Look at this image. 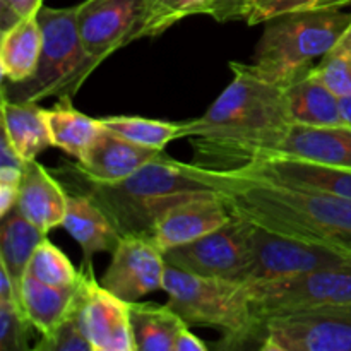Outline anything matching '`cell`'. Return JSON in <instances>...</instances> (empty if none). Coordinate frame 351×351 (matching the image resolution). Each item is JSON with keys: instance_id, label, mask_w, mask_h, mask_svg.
<instances>
[{"instance_id": "f1b7e54d", "label": "cell", "mask_w": 351, "mask_h": 351, "mask_svg": "<svg viewBox=\"0 0 351 351\" xmlns=\"http://www.w3.org/2000/svg\"><path fill=\"white\" fill-rule=\"evenodd\" d=\"M40 351H93L86 329V271H82L75 297L62 321L48 338L34 346Z\"/></svg>"}, {"instance_id": "cb8c5ba5", "label": "cell", "mask_w": 351, "mask_h": 351, "mask_svg": "<svg viewBox=\"0 0 351 351\" xmlns=\"http://www.w3.org/2000/svg\"><path fill=\"white\" fill-rule=\"evenodd\" d=\"M71 99L60 98L53 108H45V117L53 147H58L79 161L95 143L103 125L99 119H93L75 110Z\"/></svg>"}, {"instance_id": "484cf974", "label": "cell", "mask_w": 351, "mask_h": 351, "mask_svg": "<svg viewBox=\"0 0 351 351\" xmlns=\"http://www.w3.org/2000/svg\"><path fill=\"white\" fill-rule=\"evenodd\" d=\"M130 326L136 351H173L178 332L187 324L167 305L134 302Z\"/></svg>"}, {"instance_id": "4fadbf2b", "label": "cell", "mask_w": 351, "mask_h": 351, "mask_svg": "<svg viewBox=\"0 0 351 351\" xmlns=\"http://www.w3.org/2000/svg\"><path fill=\"white\" fill-rule=\"evenodd\" d=\"M165 273L167 261L149 237L123 235L99 285L127 304H134L153 291L163 290Z\"/></svg>"}, {"instance_id": "d6986e66", "label": "cell", "mask_w": 351, "mask_h": 351, "mask_svg": "<svg viewBox=\"0 0 351 351\" xmlns=\"http://www.w3.org/2000/svg\"><path fill=\"white\" fill-rule=\"evenodd\" d=\"M62 228L79 243L84 264H91L96 254L113 252L122 239L110 216L88 194L79 191L69 192Z\"/></svg>"}, {"instance_id": "d4e9b609", "label": "cell", "mask_w": 351, "mask_h": 351, "mask_svg": "<svg viewBox=\"0 0 351 351\" xmlns=\"http://www.w3.org/2000/svg\"><path fill=\"white\" fill-rule=\"evenodd\" d=\"M47 233L38 226L27 221L16 208L9 215L2 216L0 225V264L10 274L16 287L17 295L21 291V283L27 273L34 250L40 245ZM21 305V304H19Z\"/></svg>"}, {"instance_id": "2e32d148", "label": "cell", "mask_w": 351, "mask_h": 351, "mask_svg": "<svg viewBox=\"0 0 351 351\" xmlns=\"http://www.w3.org/2000/svg\"><path fill=\"white\" fill-rule=\"evenodd\" d=\"M161 153L163 151L129 143L103 127L84 156L72 167L89 180L113 184L130 177Z\"/></svg>"}, {"instance_id": "8d00e7d4", "label": "cell", "mask_w": 351, "mask_h": 351, "mask_svg": "<svg viewBox=\"0 0 351 351\" xmlns=\"http://www.w3.org/2000/svg\"><path fill=\"white\" fill-rule=\"evenodd\" d=\"M339 110H341L343 125L350 127L351 129V96L339 98Z\"/></svg>"}, {"instance_id": "603a6c76", "label": "cell", "mask_w": 351, "mask_h": 351, "mask_svg": "<svg viewBox=\"0 0 351 351\" xmlns=\"http://www.w3.org/2000/svg\"><path fill=\"white\" fill-rule=\"evenodd\" d=\"M77 288L79 285L69 288L51 287L31 274L24 276L21 283L19 304L27 321L40 332L41 338H48L55 331L58 322L71 307Z\"/></svg>"}, {"instance_id": "7402d4cb", "label": "cell", "mask_w": 351, "mask_h": 351, "mask_svg": "<svg viewBox=\"0 0 351 351\" xmlns=\"http://www.w3.org/2000/svg\"><path fill=\"white\" fill-rule=\"evenodd\" d=\"M3 134L24 161L36 160L40 153L51 147L45 108L38 103H17L2 98Z\"/></svg>"}, {"instance_id": "ac0fdd59", "label": "cell", "mask_w": 351, "mask_h": 351, "mask_svg": "<svg viewBox=\"0 0 351 351\" xmlns=\"http://www.w3.org/2000/svg\"><path fill=\"white\" fill-rule=\"evenodd\" d=\"M69 192L36 160L26 161L16 209L41 232L62 226L67 213Z\"/></svg>"}, {"instance_id": "5bb4252c", "label": "cell", "mask_w": 351, "mask_h": 351, "mask_svg": "<svg viewBox=\"0 0 351 351\" xmlns=\"http://www.w3.org/2000/svg\"><path fill=\"white\" fill-rule=\"evenodd\" d=\"M86 269V329L93 351H136L130 304L110 293L95 280L91 264Z\"/></svg>"}, {"instance_id": "8992f818", "label": "cell", "mask_w": 351, "mask_h": 351, "mask_svg": "<svg viewBox=\"0 0 351 351\" xmlns=\"http://www.w3.org/2000/svg\"><path fill=\"white\" fill-rule=\"evenodd\" d=\"M43 47L34 75L12 84L2 81V98L17 103H38L48 96L72 98L89 74L98 67L86 53L77 26V5L38 12Z\"/></svg>"}, {"instance_id": "277c9868", "label": "cell", "mask_w": 351, "mask_h": 351, "mask_svg": "<svg viewBox=\"0 0 351 351\" xmlns=\"http://www.w3.org/2000/svg\"><path fill=\"white\" fill-rule=\"evenodd\" d=\"M263 36L254 51L250 71L287 88L307 74L315 58H322L345 38L351 12L341 9L295 10L264 21Z\"/></svg>"}, {"instance_id": "d6a6232c", "label": "cell", "mask_w": 351, "mask_h": 351, "mask_svg": "<svg viewBox=\"0 0 351 351\" xmlns=\"http://www.w3.org/2000/svg\"><path fill=\"white\" fill-rule=\"evenodd\" d=\"M43 7V0H0V29L5 31L19 21L33 17Z\"/></svg>"}, {"instance_id": "83f0119b", "label": "cell", "mask_w": 351, "mask_h": 351, "mask_svg": "<svg viewBox=\"0 0 351 351\" xmlns=\"http://www.w3.org/2000/svg\"><path fill=\"white\" fill-rule=\"evenodd\" d=\"M348 5L351 0H233L219 21L240 19L249 26H256L271 17L295 10L343 9Z\"/></svg>"}, {"instance_id": "3957f363", "label": "cell", "mask_w": 351, "mask_h": 351, "mask_svg": "<svg viewBox=\"0 0 351 351\" xmlns=\"http://www.w3.org/2000/svg\"><path fill=\"white\" fill-rule=\"evenodd\" d=\"M77 177L74 191L88 194L117 226L120 235H144L151 239L154 219L163 206L177 195L192 191H216L206 168L180 163L163 153L130 177L113 184L86 178L74 167Z\"/></svg>"}, {"instance_id": "9a60e30c", "label": "cell", "mask_w": 351, "mask_h": 351, "mask_svg": "<svg viewBox=\"0 0 351 351\" xmlns=\"http://www.w3.org/2000/svg\"><path fill=\"white\" fill-rule=\"evenodd\" d=\"M239 173L290 185V187L324 192L351 201L350 168L328 167V165L293 160V158H267L250 165L245 170H240Z\"/></svg>"}, {"instance_id": "f546056e", "label": "cell", "mask_w": 351, "mask_h": 351, "mask_svg": "<svg viewBox=\"0 0 351 351\" xmlns=\"http://www.w3.org/2000/svg\"><path fill=\"white\" fill-rule=\"evenodd\" d=\"M51 287H77L82 278V271L75 269L69 257L45 237L34 250L27 273Z\"/></svg>"}, {"instance_id": "30bf717a", "label": "cell", "mask_w": 351, "mask_h": 351, "mask_svg": "<svg viewBox=\"0 0 351 351\" xmlns=\"http://www.w3.org/2000/svg\"><path fill=\"white\" fill-rule=\"evenodd\" d=\"M350 261V254L300 242L297 239L278 235L254 225L252 257L243 283H266V281L297 276L321 267L338 266Z\"/></svg>"}, {"instance_id": "d590c367", "label": "cell", "mask_w": 351, "mask_h": 351, "mask_svg": "<svg viewBox=\"0 0 351 351\" xmlns=\"http://www.w3.org/2000/svg\"><path fill=\"white\" fill-rule=\"evenodd\" d=\"M233 0H204V5H202L201 14H208V16H213L215 19H221L223 12L226 10V7L232 3Z\"/></svg>"}, {"instance_id": "5b68a950", "label": "cell", "mask_w": 351, "mask_h": 351, "mask_svg": "<svg viewBox=\"0 0 351 351\" xmlns=\"http://www.w3.org/2000/svg\"><path fill=\"white\" fill-rule=\"evenodd\" d=\"M163 290L167 307L187 326L216 329L223 335L218 348H261L263 329L252 311L249 287L242 281L206 278L167 264Z\"/></svg>"}, {"instance_id": "9c48e42d", "label": "cell", "mask_w": 351, "mask_h": 351, "mask_svg": "<svg viewBox=\"0 0 351 351\" xmlns=\"http://www.w3.org/2000/svg\"><path fill=\"white\" fill-rule=\"evenodd\" d=\"M147 0H84L77 26L84 50L96 64L132 41L146 38Z\"/></svg>"}, {"instance_id": "4dcf8cb0", "label": "cell", "mask_w": 351, "mask_h": 351, "mask_svg": "<svg viewBox=\"0 0 351 351\" xmlns=\"http://www.w3.org/2000/svg\"><path fill=\"white\" fill-rule=\"evenodd\" d=\"M312 72L339 98L351 96V47L339 41L321 58Z\"/></svg>"}, {"instance_id": "6da1fadb", "label": "cell", "mask_w": 351, "mask_h": 351, "mask_svg": "<svg viewBox=\"0 0 351 351\" xmlns=\"http://www.w3.org/2000/svg\"><path fill=\"white\" fill-rule=\"evenodd\" d=\"M233 79L199 119L182 122L194 163L216 171H240L273 154L291 125L285 86L232 62Z\"/></svg>"}, {"instance_id": "52a82bcc", "label": "cell", "mask_w": 351, "mask_h": 351, "mask_svg": "<svg viewBox=\"0 0 351 351\" xmlns=\"http://www.w3.org/2000/svg\"><path fill=\"white\" fill-rule=\"evenodd\" d=\"M247 287L254 315L264 332V322L271 317L351 308V261Z\"/></svg>"}, {"instance_id": "836d02e7", "label": "cell", "mask_w": 351, "mask_h": 351, "mask_svg": "<svg viewBox=\"0 0 351 351\" xmlns=\"http://www.w3.org/2000/svg\"><path fill=\"white\" fill-rule=\"evenodd\" d=\"M209 345L202 341L199 336H195L191 331V326H185L182 328V331L178 332L177 339H175V348L173 351H208Z\"/></svg>"}, {"instance_id": "ba28073f", "label": "cell", "mask_w": 351, "mask_h": 351, "mask_svg": "<svg viewBox=\"0 0 351 351\" xmlns=\"http://www.w3.org/2000/svg\"><path fill=\"white\" fill-rule=\"evenodd\" d=\"M252 230L249 219L233 213L232 219L215 232L163 252L168 266L206 278L242 281L252 257Z\"/></svg>"}, {"instance_id": "ffe728a7", "label": "cell", "mask_w": 351, "mask_h": 351, "mask_svg": "<svg viewBox=\"0 0 351 351\" xmlns=\"http://www.w3.org/2000/svg\"><path fill=\"white\" fill-rule=\"evenodd\" d=\"M291 123L311 127L343 125L339 96L311 71L285 88Z\"/></svg>"}, {"instance_id": "8fae6325", "label": "cell", "mask_w": 351, "mask_h": 351, "mask_svg": "<svg viewBox=\"0 0 351 351\" xmlns=\"http://www.w3.org/2000/svg\"><path fill=\"white\" fill-rule=\"evenodd\" d=\"M259 350L351 351V308H329L267 319Z\"/></svg>"}, {"instance_id": "4316f807", "label": "cell", "mask_w": 351, "mask_h": 351, "mask_svg": "<svg viewBox=\"0 0 351 351\" xmlns=\"http://www.w3.org/2000/svg\"><path fill=\"white\" fill-rule=\"evenodd\" d=\"M101 125L115 136L151 149L165 151L167 144L182 137V122L144 119V117H103Z\"/></svg>"}, {"instance_id": "e575fe53", "label": "cell", "mask_w": 351, "mask_h": 351, "mask_svg": "<svg viewBox=\"0 0 351 351\" xmlns=\"http://www.w3.org/2000/svg\"><path fill=\"white\" fill-rule=\"evenodd\" d=\"M17 195H19V185L0 184V218L9 215L16 208Z\"/></svg>"}, {"instance_id": "7c38bea8", "label": "cell", "mask_w": 351, "mask_h": 351, "mask_svg": "<svg viewBox=\"0 0 351 351\" xmlns=\"http://www.w3.org/2000/svg\"><path fill=\"white\" fill-rule=\"evenodd\" d=\"M232 216L218 191L184 192L163 206L154 219L151 240L165 252L215 232Z\"/></svg>"}, {"instance_id": "44dd1931", "label": "cell", "mask_w": 351, "mask_h": 351, "mask_svg": "<svg viewBox=\"0 0 351 351\" xmlns=\"http://www.w3.org/2000/svg\"><path fill=\"white\" fill-rule=\"evenodd\" d=\"M41 47H43V33H41L38 14L2 31V45H0L2 81L19 84L33 77L40 62Z\"/></svg>"}, {"instance_id": "e0dca14e", "label": "cell", "mask_w": 351, "mask_h": 351, "mask_svg": "<svg viewBox=\"0 0 351 351\" xmlns=\"http://www.w3.org/2000/svg\"><path fill=\"white\" fill-rule=\"evenodd\" d=\"M267 158H293L351 170V129L346 125L311 127L291 123Z\"/></svg>"}, {"instance_id": "1f68e13d", "label": "cell", "mask_w": 351, "mask_h": 351, "mask_svg": "<svg viewBox=\"0 0 351 351\" xmlns=\"http://www.w3.org/2000/svg\"><path fill=\"white\" fill-rule=\"evenodd\" d=\"M33 324L21 305L0 300V351H27Z\"/></svg>"}, {"instance_id": "7a4b0ae2", "label": "cell", "mask_w": 351, "mask_h": 351, "mask_svg": "<svg viewBox=\"0 0 351 351\" xmlns=\"http://www.w3.org/2000/svg\"><path fill=\"white\" fill-rule=\"evenodd\" d=\"M232 213L254 225L351 256V201L239 171L208 170Z\"/></svg>"}]
</instances>
